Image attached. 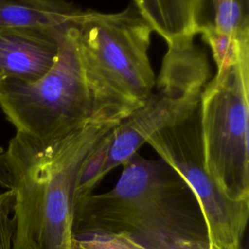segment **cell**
I'll list each match as a JSON object with an SVG mask.
<instances>
[{
	"mask_svg": "<svg viewBox=\"0 0 249 249\" xmlns=\"http://www.w3.org/2000/svg\"><path fill=\"white\" fill-rule=\"evenodd\" d=\"M119 123H91L47 138L16 132L0 154L1 177L13 195L12 249L72 248L81 168Z\"/></svg>",
	"mask_w": 249,
	"mask_h": 249,
	"instance_id": "cell-1",
	"label": "cell"
},
{
	"mask_svg": "<svg viewBox=\"0 0 249 249\" xmlns=\"http://www.w3.org/2000/svg\"><path fill=\"white\" fill-rule=\"evenodd\" d=\"M122 166L111 190L76 202L74 236L124 233L150 249H208L198 204L165 161L135 153Z\"/></svg>",
	"mask_w": 249,
	"mask_h": 249,
	"instance_id": "cell-2",
	"label": "cell"
},
{
	"mask_svg": "<svg viewBox=\"0 0 249 249\" xmlns=\"http://www.w3.org/2000/svg\"><path fill=\"white\" fill-rule=\"evenodd\" d=\"M74 23L58 29L56 60L42 78L2 81L0 108L17 131L47 138L91 123L122 122L139 107L87 62Z\"/></svg>",
	"mask_w": 249,
	"mask_h": 249,
	"instance_id": "cell-3",
	"label": "cell"
},
{
	"mask_svg": "<svg viewBox=\"0 0 249 249\" xmlns=\"http://www.w3.org/2000/svg\"><path fill=\"white\" fill-rule=\"evenodd\" d=\"M209 76L207 56L195 38L167 45L151 94L101 142L105 153L102 179L137 153L156 131L190 116L199 104Z\"/></svg>",
	"mask_w": 249,
	"mask_h": 249,
	"instance_id": "cell-4",
	"label": "cell"
},
{
	"mask_svg": "<svg viewBox=\"0 0 249 249\" xmlns=\"http://www.w3.org/2000/svg\"><path fill=\"white\" fill-rule=\"evenodd\" d=\"M199 120L206 171L228 198L249 201V52L207 82Z\"/></svg>",
	"mask_w": 249,
	"mask_h": 249,
	"instance_id": "cell-5",
	"label": "cell"
},
{
	"mask_svg": "<svg viewBox=\"0 0 249 249\" xmlns=\"http://www.w3.org/2000/svg\"><path fill=\"white\" fill-rule=\"evenodd\" d=\"M74 24L80 50L90 67L140 106L156 83L149 57L154 31L135 6L116 13L86 10Z\"/></svg>",
	"mask_w": 249,
	"mask_h": 249,
	"instance_id": "cell-6",
	"label": "cell"
},
{
	"mask_svg": "<svg viewBox=\"0 0 249 249\" xmlns=\"http://www.w3.org/2000/svg\"><path fill=\"white\" fill-rule=\"evenodd\" d=\"M146 143L192 191L205 223L208 249H243L249 201L228 198L206 171L199 104L190 116L156 131Z\"/></svg>",
	"mask_w": 249,
	"mask_h": 249,
	"instance_id": "cell-7",
	"label": "cell"
},
{
	"mask_svg": "<svg viewBox=\"0 0 249 249\" xmlns=\"http://www.w3.org/2000/svg\"><path fill=\"white\" fill-rule=\"evenodd\" d=\"M58 29L0 28V80L42 78L56 60Z\"/></svg>",
	"mask_w": 249,
	"mask_h": 249,
	"instance_id": "cell-8",
	"label": "cell"
},
{
	"mask_svg": "<svg viewBox=\"0 0 249 249\" xmlns=\"http://www.w3.org/2000/svg\"><path fill=\"white\" fill-rule=\"evenodd\" d=\"M204 3L205 0H133L153 31L167 45L196 36Z\"/></svg>",
	"mask_w": 249,
	"mask_h": 249,
	"instance_id": "cell-9",
	"label": "cell"
},
{
	"mask_svg": "<svg viewBox=\"0 0 249 249\" xmlns=\"http://www.w3.org/2000/svg\"><path fill=\"white\" fill-rule=\"evenodd\" d=\"M82 12L65 0H0V28L58 29L75 22Z\"/></svg>",
	"mask_w": 249,
	"mask_h": 249,
	"instance_id": "cell-10",
	"label": "cell"
},
{
	"mask_svg": "<svg viewBox=\"0 0 249 249\" xmlns=\"http://www.w3.org/2000/svg\"><path fill=\"white\" fill-rule=\"evenodd\" d=\"M197 34L210 48L217 70L235 63L244 53L249 52V37H235L217 29L208 21L201 22Z\"/></svg>",
	"mask_w": 249,
	"mask_h": 249,
	"instance_id": "cell-11",
	"label": "cell"
},
{
	"mask_svg": "<svg viewBox=\"0 0 249 249\" xmlns=\"http://www.w3.org/2000/svg\"><path fill=\"white\" fill-rule=\"evenodd\" d=\"M211 18L205 21L238 38L249 37V0H208Z\"/></svg>",
	"mask_w": 249,
	"mask_h": 249,
	"instance_id": "cell-12",
	"label": "cell"
},
{
	"mask_svg": "<svg viewBox=\"0 0 249 249\" xmlns=\"http://www.w3.org/2000/svg\"><path fill=\"white\" fill-rule=\"evenodd\" d=\"M71 249H150L124 233L75 235Z\"/></svg>",
	"mask_w": 249,
	"mask_h": 249,
	"instance_id": "cell-13",
	"label": "cell"
},
{
	"mask_svg": "<svg viewBox=\"0 0 249 249\" xmlns=\"http://www.w3.org/2000/svg\"><path fill=\"white\" fill-rule=\"evenodd\" d=\"M13 195L10 190L1 194L0 201V249H12L14 235Z\"/></svg>",
	"mask_w": 249,
	"mask_h": 249,
	"instance_id": "cell-14",
	"label": "cell"
},
{
	"mask_svg": "<svg viewBox=\"0 0 249 249\" xmlns=\"http://www.w3.org/2000/svg\"><path fill=\"white\" fill-rule=\"evenodd\" d=\"M3 152V150H2V148H0V154Z\"/></svg>",
	"mask_w": 249,
	"mask_h": 249,
	"instance_id": "cell-15",
	"label": "cell"
},
{
	"mask_svg": "<svg viewBox=\"0 0 249 249\" xmlns=\"http://www.w3.org/2000/svg\"><path fill=\"white\" fill-rule=\"evenodd\" d=\"M1 83H2V81L0 80V88H1Z\"/></svg>",
	"mask_w": 249,
	"mask_h": 249,
	"instance_id": "cell-16",
	"label": "cell"
},
{
	"mask_svg": "<svg viewBox=\"0 0 249 249\" xmlns=\"http://www.w3.org/2000/svg\"><path fill=\"white\" fill-rule=\"evenodd\" d=\"M0 201H1V194H0Z\"/></svg>",
	"mask_w": 249,
	"mask_h": 249,
	"instance_id": "cell-17",
	"label": "cell"
}]
</instances>
